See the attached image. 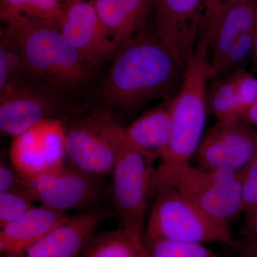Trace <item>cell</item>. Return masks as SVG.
<instances>
[{
    "mask_svg": "<svg viewBox=\"0 0 257 257\" xmlns=\"http://www.w3.org/2000/svg\"><path fill=\"white\" fill-rule=\"evenodd\" d=\"M184 69L162 41L147 28L122 45L100 89L103 100L130 113L158 98L178 92Z\"/></svg>",
    "mask_w": 257,
    "mask_h": 257,
    "instance_id": "6da1fadb",
    "label": "cell"
},
{
    "mask_svg": "<svg viewBox=\"0 0 257 257\" xmlns=\"http://www.w3.org/2000/svg\"><path fill=\"white\" fill-rule=\"evenodd\" d=\"M1 37L23 57L29 74L55 89H72L85 82L89 67L60 28L40 24L7 25Z\"/></svg>",
    "mask_w": 257,
    "mask_h": 257,
    "instance_id": "7a4b0ae2",
    "label": "cell"
},
{
    "mask_svg": "<svg viewBox=\"0 0 257 257\" xmlns=\"http://www.w3.org/2000/svg\"><path fill=\"white\" fill-rule=\"evenodd\" d=\"M242 172L209 170L190 162L160 163L154 170L152 194L170 187L197 207L230 224L242 213Z\"/></svg>",
    "mask_w": 257,
    "mask_h": 257,
    "instance_id": "3957f363",
    "label": "cell"
},
{
    "mask_svg": "<svg viewBox=\"0 0 257 257\" xmlns=\"http://www.w3.org/2000/svg\"><path fill=\"white\" fill-rule=\"evenodd\" d=\"M208 51L197 47L184 69L178 92L173 98L170 141L162 164L190 162L204 135L207 84L210 80Z\"/></svg>",
    "mask_w": 257,
    "mask_h": 257,
    "instance_id": "277c9868",
    "label": "cell"
},
{
    "mask_svg": "<svg viewBox=\"0 0 257 257\" xmlns=\"http://www.w3.org/2000/svg\"><path fill=\"white\" fill-rule=\"evenodd\" d=\"M154 203L145 234L155 237L202 243L236 244L230 224L219 220L197 207L170 187L154 192Z\"/></svg>",
    "mask_w": 257,
    "mask_h": 257,
    "instance_id": "5b68a950",
    "label": "cell"
},
{
    "mask_svg": "<svg viewBox=\"0 0 257 257\" xmlns=\"http://www.w3.org/2000/svg\"><path fill=\"white\" fill-rule=\"evenodd\" d=\"M126 141L124 128L106 109L64 126V149L69 162L100 177L112 171Z\"/></svg>",
    "mask_w": 257,
    "mask_h": 257,
    "instance_id": "8992f818",
    "label": "cell"
},
{
    "mask_svg": "<svg viewBox=\"0 0 257 257\" xmlns=\"http://www.w3.org/2000/svg\"><path fill=\"white\" fill-rule=\"evenodd\" d=\"M155 169L126 141L112 171L111 202L119 228L144 236L149 199L152 194Z\"/></svg>",
    "mask_w": 257,
    "mask_h": 257,
    "instance_id": "52a82bcc",
    "label": "cell"
},
{
    "mask_svg": "<svg viewBox=\"0 0 257 257\" xmlns=\"http://www.w3.org/2000/svg\"><path fill=\"white\" fill-rule=\"evenodd\" d=\"M55 88L30 74L0 91V130L15 138L47 120L58 119L64 101Z\"/></svg>",
    "mask_w": 257,
    "mask_h": 257,
    "instance_id": "ba28073f",
    "label": "cell"
},
{
    "mask_svg": "<svg viewBox=\"0 0 257 257\" xmlns=\"http://www.w3.org/2000/svg\"><path fill=\"white\" fill-rule=\"evenodd\" d=\"M101 177L88 173L69 162L25 179V192L34 202L65 212L86 209L100 197Z\"/></svg>",
    "mask_w": 257,
    "mask_h": 257,
    "instance_id": "9c48e42d",
    "label": "cell"
},
{
    "mask_svg": "<svg viewBox=\"0 0 257 257\" xmlns=\"http://www.w3.org/2000/svg\"><path fill=\"white\" fill-rule=\"evenodd\" d=\"M195 157L203 168L241 173L257 157V132L239 119L217 121L204 133Z\"/></svg>",
    "mask_w": 257,
    "mask_h": 257,
    "instance_id": "30bf717a",
    "label": "cell"
},
{
    "mask_svg": "<svg viewBox=\"0 0 257 257\" xmlns=\"http://www.w3.org/2000/svg\"><path fill=\"white\" fill-rule=\"evenodd\" d=\"M206 0H153L155 30L185 69L197 47Z\"/></svg>",
    "mask_w": 257,
    "mask_h": 257,
    "instance_id": "8fae6325",
    "label": "cell"
},
{
    "mask_svg": "<svg viewBox=\"0 0 257 257\" xmlns=\"http://www.w3.org/2000/svg\"><path fill=\"white\" fill-rule=\"evenodd\" d=\"M60 31L91 66L115 57L119 45L98 16L90 0L68 3L59 25Z\"/></svg>",
    "mask_w": 257,
    "mask_h": 257,
    "instance_id": "7c38bea8",
    "label": "cell"
},
{
    "mask_svg": "<svg viewBox=\"0 0 257 257\" xmlns=\"http://www.w3.org/2000/svg\"><path fill=\"white\" fill-rule=\"evenodd\" d=\"M10 162L24 179L64 163V125L47 120L13 138Z\"/></svg>",
    "mask_w": 257,
    "mask_h": 257,
    "instance_id": "4fadbf2b",
    "label": "cell"
},
{
    "mask_svg": "<svg viewBox=\"0 0 257 257\" xmlns=\"http://www.w3.org/2000/svg\"><path fill=\"white\" fill-rule=\"evenodd\" d=\"M109 216V211L101 208L72 216L22 252L1 257H79L98 225Z\"/></svg>",
    "mask_w": 257,
    "mask_h": 257,
    "instance_id": "5bb4252c",
    "label": "cell"
},
{
    "mask_svg": "<svg viewBox=\"0 0 257 257\" xmlns=\"http://www.w3.org/2000/svg\"><path fill=\"white\" fill-rule=\"evenodd\" d=\"M174 96L140 115L125 130L126 142L152 165L162 159L170 141Z\"/></svg>",
    "mask_w": 257,
    "mask_h": 257,
    "instance_id": "9a60e30c",
    "label": "cell"
},
{
    "mask_svg": "<svg viewBox=\"0 0 257 257\" xmlns=\"http://www.w3.org/2000/svg\"><path fill=\"white\" fill-rule=\"evenodd\" d=\"M67 213L35 207L0 230L1 256H14L24 251L70 219Z\"/></svg>",
    "mask_w": 257,
    "mask_h": 257,
    "instance_id": "2e32d148",
    "label": "cell"
},
{
    "mask_svg": "<svg viewBox=\"0 0 257 257\" xmlns=\"http://www.w3.org/2000/svg\"><path fill=\"white\" fill-rule=\"evenodd\" d=\"M119 47L147 28L153 0H90ZM120 49V48H119Z\"/></svg>",
    "mask_w": 257,
    "mask_h": 257,
    "instance_id": "e0dca14e",
    "label": "cell"
},
{
    "mask_svg": "<svg viewBox=\"0 0 257 257\" xmlns=\"http://www.w3.org/2000/svg\"><path fill=\"white\" fill-rule=\"evenodd\" d=\"M257 29V0H237L226 10L209 50V69L220 62L236 42Z\"/></svg>",
    "mask_w": 257,
    "mask_h": 257,
    "instance_id": "ac0fdd59",
    "label": "cell"
},
{
    "mask_svg": "<svg viewBox=\"0 0 257 257\" xmlns=\"http://www.w3.org/2000/svg\"><path fill=\"white\" fill-rule=\"evenodd\" d=\"M67 4L62 0H0L5 25L40 24L59 27Z\"/></svg>",
    "mask_w": 257,
    "mask_h": 257,
    "instance_id": "d6986e66",
    "label": "cell"
},
{
    "mask_svg": "<svg viewBox=\"0 0 257 257\" xmlns=\"http://www.w3.org/2000/svg\"><path fill=\"white\" fill-rule=\"evenodd\" d=\"M143 239L121 228L94 234L79 257H145Z\"/></svg>",
    "mask_w": 257,
    "mask_h": 257,
    "instance_id": "ffe728a7",
    "label": "cell"
},
{
    "mask_svg": "<svg viewBox=\"0 0 257 257\" xmlns=\"http://www.w3.org/2000/svg\"><path fill=\"white\" fill-rule=\"evenodd\" d=\"M212 80L207 89L208 113L217 121L239 119L244 108L230 74Z\"/></svg>",
    "mask_w": 257,
    "mask_h": 257,
    "instance_id": "44dd1931",
    "label": "cell"
},
{
    "mask_svg": "<svg viewBox=\"0 0 257 257\" xmlns=\"http://www.w3.org/2000/svg\"><path fill=\"white\" fill-rule=\"evenodd\" d=\"M145 257H218L202 243L182 242L145 234Z\"/></svg>",
    "mask_w": 257,
    "mask_h": 257,
    "instance_id": "7402d4cb",
    "label": "cell"
},
{
    "mask_svg": "<svg viewBox=\"0 0 257 257\" xmlns=\"http://www.w3.org/2000/svg\"><path fill=\"white\" fill-rule=\"evenodd\" d=\"M29 72L18 48L1 37L0 41V91L11 83L28 75Z\"/></svg>",
    "mask_w": 257,
    "mask_h": 257,
    "instance_id": "603a6c76",
    "label": "cell"
},
{
    "mask_svg": "<svg viewBox=\"0 0 257 257\" xmlns=\"http://www.w3.org/2000/svg\"><path fill=\"white\" fill-rule=\"evenodd\" d=\"M237 0H206L197 47L209 52L218 26L226 10Z\"/></svg>",
    "mask_w": 257,
    "mask_h": 257,
    "instance_id": "cb8c5ba5",
    "label": "cell"
},
{
    "mask_svg": "<svg viewBox=\"0 0 257 257\" xmlns=\"http://www.w3.org/2000/svg\"><path fill=\"white\" fill-rule=\"evenodd\" d=\"M33 201L23 192H0V227L13 222L35 207Z\"/></svg>",
    "mask_w": 257,
    "mask_h": 257,
    "instance_id": "d4e9b609",
    "label": "cell"
},
{
    "mask_svg": "<svg viewBox=\"0 0 257 257\" xmlns=\"http://www.w3.org/2000/svg\"><path fill=\"white\" fill-rule=\"evenodd\" d=\"M242 213L245 218L257 210V157L242 172Z\"/></svg>",
    "mask_w": 257,
    "mask_h": 257,
    "instance_id": "484cf974",
    "label": "cell"
},
{
    "mask_svg": "<svg viewBox=\"0 0 257 257\" xmlns=\"http://www.w3.org/2000/svg\"><path fill=\"white\" fill-rule=\"evenodd\" d=\"M229 74L245 109L257 101V78L243 67Z\"/></svg>",
    "mask_w": 257,
    "mask_h": 257,
    "instance_id": "4316f807",
    "label": "cell"
},
{
    "mask_svg": "<svg viewBox=\"0 0 257 257\" xmlns=\"http://www.w3.org/2000/svg\"><path fill=\"white\" fill-rule=\"evenodd\" d=\"M25 179L15 170L12 163L1 160L0 163V192H25ZM25 193V192H24Z\"/></svg>",
    "mask_w": 257,
    "mask_h": 257,
    "instance_id": "83f0119b",
    "label": "cell"
},
{
    "mask_svg": "<svg viewBox=\"0 0 257 257\" xmlns=\"http://www.w3.org/2000/svg\"><path fill=\"white\" fill-rule=\"evenodd\" d=\"M237 257H257V241L243 238L233 247Z\"/></svg>",
    "mask_w": 257,
    "mask_h": 257,
    "instance_id": "f1b7e54d",
    "label": "cell"
},
{
    "mask_svg": "<svg viewBox=\"0 0 257 257\" xmlns=\"http://www.w3.org/2000/svg\"><path fill=\"white\" fill-rule=\"evenodd\" d=\"M242 234L244 239L257 241V210L245 218Z\"/></svg>",
    "mask_w": 257,
    "mask_h": 257,
    "instance_id": "f546056e",
    "label": "cell"
},
{
    "mask_svg": "<svg viewBox=\"0 0 257 257\" xmlns=\"http://www.w3.org/2000/svg\"><path fill=\"white\" fill-rule=\"evenodd\" d=\"M239 119L251 126H257V101L242 111L240 115Z\"/></svg>",
    "mask_w": 257,
    "mask_h": 257,
    "instance_id": "4dcf8cb0",
    "label": "cell"
},
{
    "mask_svg": "<svg viewBox=\"0 0 257 257\" xmlns=\"http://www.w3.org/2000/svg\"><path fill=\"white\" fill-rule=\"evenodd\" d=\"M251 60H252L253 65L257 69V29L256 33H255L254 40H253L252 54H251Z\"/></svg>",
    "mask_w": 257,
    "mask_h": 257,
    "instance_id": "1f68e13d",
    "label": "cell"
},
{
    "mask_svg": "<svg viewBox=\"0 0 257 257\" xmlns=\"http://www.w3.org/2000/svg\"><path fill=\"white\" fill-rule=\"evenodd\" d=\"M65 4H68V3H74V2L82 1V0H62Z\"/></svg>",
    "mask_w": 257,
    "mask_h": 257,
    "instance_id": "d6a6232c",
    "label": "cell"
}]
</instances>
